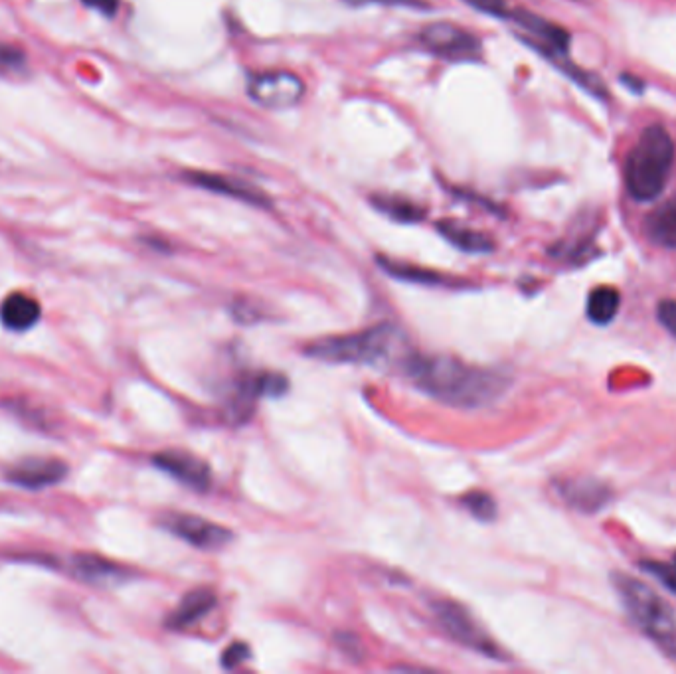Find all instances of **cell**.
Returning <instances> with one entry per match:
<instances>
[{
    "label": "cell",
    "mask_w": 676,
    "mask_h": 674,
    "mask_svg": "<svg viewBox=\"0 0 676 674\" xmlns=\"http://www.w3.org/2000/svg\"><path fill=\"white\" fill-rule=\"evenodd\" d=\"M87 8L101 12L107 18H113L119 10V0H82Z\"/></svg>",
    "instance_id": "obj_28"
},
{
    "label": "cell",
    "mask_w": 676,
    "mask_h": 674,
    "mask_svg": "<svg viewBox=\"0 0 676 674\" xmlns=\"http://www.w3.org/2000/svg\"><path fill=\"white\" fill-rule=\"evenodd\" d=\"M621 82L627 85V87H631L633 91H637V93L643 91V82L637 80V78H633V76H621Z\"/></svg>",
    "instance_id": "obj_29"
},
{
    "label": "cell",
    "mask_w": 676,
    "mask_h": 674,
    "mask_svg": "<svg viewBox=\"0 0 676 674\" xmlns=\"http://www.w3.org/2000/svg\"><path fill=\"white\" fill-rule=\"evenodd\" d=\"M216 607V593L208 588H198L184 595L180 605L170 615L167 625L170 629H186L204 619Z\"/></svg>",
    "instance_id": "obj_15"
},
{
    "label": "cell",
    "mask_w": 676,
    "mask_h": 674,
    "mask_svg": "<svg viewBox=\"0 0 676 674\" xmlns=\"http://www.w3.org/2000/svg\"><path fill=\"white\" fill-rule=\"evenodd\" d=\"M74 568L82 578L91 582H123L127 578V570L97 556H78Z\"/></svg>",
    "instance_id": "obj_21"
},
{
    "label": "cell",
    "mask_w": 676,
    "mask_h": 674,
    "mask_svg": "<svg viewBox=\"0 0 676 674\" xmlns=\"http://www.w3.org/2000/svg\"><path fill=\"white\" fill-rule=\"evenodd\" d=\"M645 234L653 244L676 250V196L647 216Z\"/></svg>",
    "instance_id": "obj_16"
},
{
    "label": "cell",
    "mask_w": 676,
    "mask_h": 674,
    "mask_svg": "<svg viewBox=\"0 0 676 674\" xmlns=\"http://www.w3.org/2000/svg\"><path fill=\"white\" fill-rule=\"evenodd\" d=\"M305 82L287 70L257 72L250 78L248 93L252 101L273 111L297 107L305 97Z\"/></svg>",
    "instance_id": "obj_7"
},
{
    "label": "cell",
    "mask_w": 676,
    "mask_h": 674,
    "mask_svg": "<svg viewBox=\"0 0 676 674\" xmlns=\"http://www.w3.org/2000/svg\"><path fill=\"white\" fill-rule=\"evenodd\" d=\"M153 463L169 473L176 481L182 485L194 489V491H206L212 483V473L210 467L204 459L186 453V451H161L153 457Z\"/></svg>",
    "instance_id": "obj_11"
},
{
    "label": "cell",
    "mask_w": 676,
    "mask_h": 674,
    "mask_svg": "<svg viewBox=\"0 0 676 674\" xmlns=\"http://www.w3.org/2000/svg\"><path fill=\"white\" fill-rule=\"evenodd\" d=\"M560 497L580 512H595L609 501V489L592 479H568L558 483Z\"/></svg>",
    "instance_id": "obj_14"
},
{
    "label": "cell",
    "mask_w": 676,
    "mask_h": 674,
    "mask_svg": "<svg viewBox=\"0 0 676 674\" xmlns=\"http://www.w3.org/2000/svg\"><path fill=\"white\" fill-rule=\"evenodd\" d=\"M437 230L449 244H453L455 248H459L463 252L489 253L495 250V242L487 234L477 232L473 228H467L463 224H457V222H451V220H441V222H437Z\"/></svg>",
    "instance_id": "obj_17"
},
{
    "label": "cell",
    "mask_w": 676,
    "mask_h": 674,
    "mask_svg": "<svg viewBox=\"0 0 676 674\" xmlns=\"http://www.w3.org/2000/svg\"><path fill=\"white\" fill-rule=\"evenodd\" d=\"M418 38L427 52L447 62H479L483 54L481 40L451 22H431L423 26Z\"/></svg>",
    "instance_id": "obj_5"
},
{
    "label": "cell",
    "mask_w": 676,
    "mask_h": 674,
    "mask_svg": "<svg viewBox=\"0 0 676 674\" xmlns=\"http://www.w3.org/2000/svg\"><path fill=\"white\" fill-rule=\"evenodd\" d=\"M675 566H676V556H675Z\"/></svg>",
    "instance_id": "obj_30"
},
{
    "label": "cell",
    "mask_w": 676,
    "mask_h": 674,
    "mask_svg": "<svg viewBox=\"0 0 676 674\" xmlns=\"http://www.w3.org/2000/svg\"><path fill=\"white\" fill-rule=\"evenodd\" d=\"M42 317L40 303L26 293H10L0 305V321L8 331H28Z\"/></svg>",
    "instance_id": "obj_13"
},
{
    "label": "cell",
    "mask_w": 676,
    "mask_h": 674,
    "mask_svg": "<svg viewBox=\"0 0 676 674\" xmlns=\"http://www.w3.org/2000/svg\"><path fill=\"white\" fill-rule=\"evenodd\" d=\"M463 506L479 520L489 522L497 516V503L489 493L483 491H473L463 497Z\"/></svg>",
    "instance_id": "obj_22"
},
{
    "label": "cell",
    "mask_w": 676,
    "mask_h": 674,
    "mask_svg": "<svg viewBox=\"0 0 676 674\" xmlns=\"http://www.w3.org/2000/svg\"><path fill=\"white\" fill-rule=\"evenodd\" d=\"M408 378L427 396L455 408H483L507 392V374L447 356H408Z\"/></svg>",
    "instance_id": "obj_1"
},
{
    "label": "cell",
    "mask_w": 676,
    "mask_h": 674,
    "mask_svg": "<svg viewBox=\"0 0 676 674\" xmlns=\"http://www.w3.org/2000/svg\"><path fill=\"white\" fill-rule=\"evenodd\" d=\"M676 147L663 125L643 129L625 161V186L633 200H655L667 186L675 167Z\"/></svg>",
    "instance_id": "obj_2"
},
{
    "label": "cell",
    "mask_w": 676,
    "mask_h": 674,
    "mask_svg": "<svg viewBox=\"0 0 676 674\" xmlns=\"http://www.w3.org/2000/svg\"><path fill=\"white\" fill-rule=\"evenodd\" d=\"M350 6H364V4H380V6H404V8H429L425 0H344Z\"/></svg>",
    "instance_id": "obj_27"
},
{
    "label": "cell",
    "mask_w": 676,
    "mask_h": 674,
    "mask_svg": "<svg viewBox=\"0 0 676 674\" xmlns=\"http://www.w3.org/2000/svg\"><path fill=\"white\" fill-rule=\"evenodd\" d=\"M465 4H469L471 8L489 14L493 18H508L510 16V6L507 0H463Z\"/></svg>",
    "instance_id": "obj_24"
},
{
    "label": "cell",
    "mask_w": 676,
    "mask_h": 674,
    "mask_svg": "<svg viewBox=\"0 0 676 674\" xmlns=\"http://www.w3.org/2000/svg\"><path fill=\"white\" fill-rule=\"evenodd\" d=\"M165 526L174 536L200 550H220L234 540L232 530L194 514H170Z\"/></svg>",
    "instance_id": "obj_8"
},
{
    "label": "cell",
    "mask_w": 676,
    "mask_h": 674,
    "mask_svg": "<svg viewBox=\"0 0 676 674\" xmlns=\"http://www.w3.org/2000/svg\"><path fill=\"white\" fill-rule=\"evenodd\" d=\"M619 305H621V295L617 289L607 287V285L595 287L588 297V307H586L588 319L593 325L605 327L617 317Z\"/></svg>",
    "instance_id": "obj_19"
},
{
    "label": "cell",
    "mask_w": 676,
    "mask_h": 674,
    "mask_svg": "<svg viewBox=\"0 0 676 674\" xmlns=\"http://www.w3.org/2000/svg\"><path fill=\"white\" fill-rule=\"evenodd\" d=\"M248 659H250V647L246 643H234L224 651L222 665L226 669H236L238 665H242Z\"/></svg>",
    "instance_id": "obj_25"
},
{
    "label": "cell",
    "mask_w": 676,
    "mask_h": 674,
    "mask_svg": "<svg viewBox=\"0 0 676 674\" xmlns=\"http://www.w3.org/2000/svg\"><path fill=\"white\" fill-rule=\"evenodd\" d=\"M611 584L619 593L633 623L667 655L676 657L675 609L645 582L627 574H611Z\"/></svg>",
    "instance_id": "obj_3"
},
{
    "label": "cell",
    "mask_w": 676,
    "mask_h": 674,
    "mask_svg": "<svg viewBox=\"0 0 676 674\" xmlns=\"http://www.w3.org/2000/svg\"><path fill=\"white\" fill-rule=\"evenodd\" d=\"M659 323L676 337V301H661L657 307Z\"/></svg>",
    "instance_id": "obj_26"
},
{
    "label": "cell",
    "mask_w": 676,
    "mask_h": 674,
    "mask_svg": "<svg viewBox=\"0 0 676 674\" xmlns=\"http://www.w3.org/2000/svg\"><path fill=\"white\" fill-rule=\"evenodd\" d=\"M404 337L392 325H378L360 333L327 337L309 344L305 352L317 360L333 364H372L380 366L402 350Z\"/></svg>",
    "instance_id": "obj_4"
},
{
    "label": "cell",
    "mask_w": 676,
    "mask_h": 674,
    "mask_svg": "<svg viewBox=\"0 0 676 674\" xmlns=\"http://www.w3.org/2000/svg\"><path fill=\"white\" fill-rule=\"evenodd\" d=\"M380 267L390 273L396 279L402 281H412V283H422V285H451V277H445L437 271L431 269H423V267H416L410 263H402V261H394L390 257H378Z\"/></svg>",
    "instance_id": "obj_20"
},
{
    "label": "cell",
    "mask_w": 676,
    "mask_h": 674,
    "mask_svg": "<svg viewBox=\"0 0 676 674\" xmlns=\"http://www.w3.org/2000/svg\"><path fill=\"white\" fill-rule=\"evenodd\" d=\"M68 475V465L60 459H24L8 471V481L24 489H42L52 487L64 481Z\"/></svg>",
    "instance_id": "obj_12"
},
{
    "label": "cell",
    "mask_w": 676,
    "mask_h": 674,
    "mask_svg": "<svg viewBox=\"0 0 676 674\" xmlns=\"http://www.w3.org/2000/svg\"><path fill=\"white\" fill-rule=\"evenodd\" d=\"M372 206L382 212L384 216H388L394 222H402V224H416L422 222L425 218V208L412 202L410 198L404 196H396V194H374L370 198Z\"/></svg>",
    "instance_id": "obj_18"
},
{
    "label": "cell",
    "mask_w": 676,
    "mask_h": 674,
    "mask_svg": "<svg viewBox=\"0 0 676 674\" xmlns=\"http://www.w3.org/2000/svg\"><path fill=\"white\" fill-rule=\"evenodd\" d=\"M435 617L439 625L445 629V633L457 641L459 645L477 651L481 655H487L491 659H499L501 653L493 639L479 627V623L473 619V615L461 607L455 601H435L433 603Z\"/></svg>",
    "instance_id": "obj_6"
},
{
    "label": "cell",
    "mask_w": 676,
    "mask_h": 674,
    "mask_svg": "<svg viewBox=\"0 0 676 674\" xmlns=\"http://www.w3.org/2000/svg\"><path fill=\"white\" fill-rule=\"evenodd\" d=\"M26 68V56L12 44H0V74H16Z\"/></svg>",
    "instance_id": "obj_23"
},
{
    "label": "cell",
    "mask_w": 676,
    "mask_h": 674,
    "mask_svg": "<svg viewBox=\"0 0 676 674\" xmlns=\"http://www.w3.org/2000/svg\"><path fill=\"white\" fill-rule=\"evenodd\" d=\"M512 22H516L530 38H526V44L534 50H540L542 54L554 52V54H566L570 48V32L558 26L556 22H550L530 10L524 8H512L510 16Z\"/></svg>",
    "instance_id": "obj_9"
},
{
    "label": "cell",
    "mask_w": 676,
    "mask_h": 674,
    "mask_svg": "<svg viewBox=\"0 0 676 674\" xmlns=\"http://www.w3.org/2000/svg\"><path fill=\"white\" fill-rule=\"evenodd\" d=\"M184 180L208 192L252 204L255 208L271 206V198L248 180H240V178L218 174V172H204V170H190L184 174Z\"/></svg>",
    "instance_id": "obj_10"
}]
</instances>
